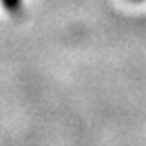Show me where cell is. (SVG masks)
<instances>
[{
    "instance_id": "6da1fadb",
    "label": "cell",
    "mask_w": 146,
    "mask_h": 146,
    "mask_svg": "<svg viewBox=\"0 0 146 146\" xmlns=\"http://www.w3.org/2000/svg\"><path fill=\"white\" fill-rule=\"evenodd\" d=\"M2 4H4V7L7 9V11H18V7H20V4H22V0H2Z\"/></svg>"
}]
</instances>
